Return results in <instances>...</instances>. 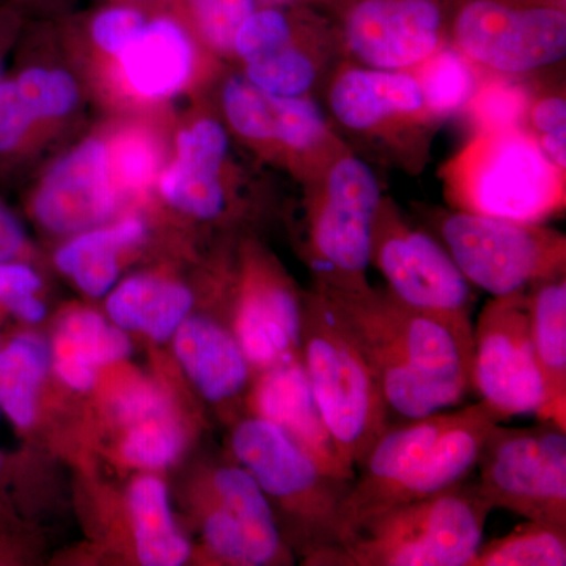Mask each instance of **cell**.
I'll return each instance as SVG.
<instances>
[{"label": "cell", "mask_w": 566, "mask_h": 566, "mask_svg": "<svg viewBox=\"0 0 566 566\" xmlns=\"http://www.w3.org/2000/svg\"><path fill=\"white\" fill-rule=\"evenodd\" d=\"M319 293L370 365L390 415L422 419L453 408L472 389V316L420 311L374 286Z\"/></svg>", "instance_id": "obj_1"}, {"label": "cell", "mask_w": 566, "mask_h": 566, "mask_svg": "<svg viewBox=\"0 0 566 566\" xmlns=\"http://www.w3.org/2000/svg\"><path fill=\"white\" fill-rule=\"evenodd\" d=\"M230 447L270 505L277 504L290 521L286 545L292 543L307 565L338 566L340 512L353 480L324 472L277 424L262 417L241 420Z\"/></svg>", "instance_id": "obj_2"}, {"label": "cell", "mask_w": 566, "mask_h": 566, "mask_svg": "<svg viewBox=\"0 0 566 566\" xmlns=\"http://www.w3.org/2000/svg\"><path fill=\"white\" fill-rule=\"evenodd\" d=\"M301 359L331 438L356 474L389 428L390 412L374 371L324 294H304Z\"/></svg>", "instance_id": "obj_3"}, {"label": "cell", "mask_w": 566, "mask_h": 566, "mask_svg": "<svg viewBox=\"0 0 566 566\" xmlns=\"http://www.w3.org/2000/svg\"><path fill=\"white\" fill-rule=\"evenodd\" d=\"M491 512L479 483L461 480L368 521L345 543L338 566H469Z\"/></svg>", "instance_id": "obj_4"}, {"label": "cell", "mask_w": 566, "mask_h": 566, "mask_svg": "<svg viewBox=\"0 0 566 566\" xmlns=\"http://www.w3.org/2000/svg\"><path fill=\"white\" fill-rule=\"evenodd\" d=\"M303 256L318 292L368 289L371 238L381 182L364 158L346 148L308 182Z\"/></svg>", "instance_id": "obj_5"}, {"label": "cell", "mask_w": 566, "mask_h": 566, "mask_svg": "<svg viewBox=\"0 0 566 566\" xmlns=\"http://www.w3.org/2000/svg\"><path fill=\"white\" fill-rule=\"evenodd\" d=\"M457 210L543 223L565 207V172L523 128L480 132L450 169Z\"/></svg>", "instance_id": "obj_6"}, {"label": "cell", "mask_w": 566, "mask_h": 566, "mask_svg": "<svg viewBox=\"0 0 566 566\" xmlns=\"http://www.w3.org/2000/svg\"><path fill=\"white\" fill-rule=\"evenodd\" d=\"M438 234L468 282L493 297L565 274V234L543 223L455 210L438 219Z\"/></svg>", "instance_id": "obj_7"}, {"label": "cell", "mask_w": 566, "mask_h": 566, "mask_svg": "<svg viewBox=\"0 0 566 566\" xmlns=\"http://www.w3.org/2000/svg\"><path fill=\"white\" fill-rule=\"evenodd\" d=\"M449 43L494 76L557 65L566 54L565 0H455Z\"/></svg>", "instance_id": "obj_8"}, {"label": "cell", "mask_w": 566, "mask_h": 566, "mask_svg": "<svg viewBox=\"0 0 566 566\" xmlns=\"http://www.w3.org/2000/svg\"><path fill=\"white\" fill-rule=\"evenodd\" d=\"M327 106L338 128L405 166L422 161L438 117L428 109L415 71L354 65L327 82Z\"/></svg>", "instance_id": "obj_9"}, {"label": "cell", "mask_w": 566, "mask_h": 566, "mask_svg": "<svg viewBox=\"0 0 566 566\" xmlns=\"http://www.w3.org/2000/svg\"><path fill=\"white\" fill-rule=\"evenodd\" d=\"M476 468V483L491 509L566 527V431L547 422L494 424Z\"/></svg>", "instance_id": "obj_10"}, {"label": "cell", "mask_w": 566, "mask_h": 566, "mask_svg": "<svg viewBox=\"0 0 566 566\" xmlns=\"http://www.w3.org/2000/svg\"><path fill=\"white\" fill-rule=\"evenodd\" d=\"M221 106L227 129L292 170L305 186L348 148L312 96L271 95L243 73L223 82Z\"/></svg>", "instance_id": "obj_11"}, {"label": "cell", "mask_w": 566, "mask_h": 566, "mask_svg": "<svg viewBox=\"0 0 566 566\" xmlns=\"http://www.w3.org/2000/svg\"><path fill=\"white\" fill-rule=\"evenodd\" d=\"M334 51H342L335 22L312 7H256L233 44L255 87L289 98L311 96Z\"/></svg>", "instance_id": "obj_12"}, {"label": "cell", "mask_w": 566, "mask_h": 566, "mask_svg": "<svg viewBox=\"0 0 566 566\" xmlns=\"http://www.w3.org/2000/svg\"><path fill=\"white\" fill-rule=\"evenodd\" d=\"M370 263L400 303L436 314L472 316L474 290L446 245L387 199L376 216Z\"/></svg>", "instance_id": "obj_13"}, {"label": "cell", "mask_w": 566, "mask_h": 566, "mask_svg": "<svg viewBox=\"0 0 566 566\" xmlns=\"http://www.w3.org/2000/svg\"><path fill=\"white\" fill-rule=\"evenodd\" d=\"M455 0H340L329 17L357 65L416 70L449 43Z\"/></svg>", "instance_id": "obj_14"}, {"label": "cell", "mask_w": 566, "mask_h": 566, "mask_svg": "<svg viewBox=\"0 0 566 566\" xmlns=\"http://www.w3.org/2000/svg\"><path fill=\"white\" fill-rule=\"evenodd\" d=\"M472 389L502 422L538 412L543 387L532 345L527 292L493 297L480 312L474 324Z\"/></svg>", "instance_id": "obj_15"}, {"label": "cell", "mask_w": 566, "mask_h": 566, "mask_svg": "<svg viewBox=\"0 0 566 566\" xmlns=\"http://www.w3.org/2000/svg\"><path fill=\"white\" fill-rule=\"evenodd\" d=\"M203 517L205 545L222 564H293L262 488L241 465H221L210 476Z\"/></svg>", "instance_id": "obj_16"}, {"label": "cell", "mask_w": 566, "mask_h": 566, "mask_svg": "<svg viewBox=\"0 0 566 566\" xmlns=\"http://www.w3.org/2000/svg\"><path fill=\"white\" fill-rule=\"evenodd\" d=\"M245 259L232 329L252 370L301 359L304 294L263 253Z\"/></svg>", "instance_id": "obj_17"}, {"label": "cell", "mask_w": 566, "mask_h": 566, "mask_svg": "<svg viewBox=\"0 0 566 566\" xmlns=\"http://www.w3.org/2000/svg\"><path fill=\"white\" fill-rule=\"evenodd\" d=\"M109 144L91 137L52 164L33 189L31 210L54 233H81L109 221L117 211Z\"/></svg>", "instance_id": "obj_18"}, {"label": "cell", "mask_w": 566, "mask_h": 566, "mask_svg": "<svg viewBox=\"0 0 566 566\" xmlns=\"http://www.w3.org/2000/svg\"><path fill=\"white\" fill-rule=\"evenodd\" d=\"M455 412L441 411L422 419L389 424L357 468L342 505V549L368 521L389 510L397 491L436 439L453 422Z\"/></svg>", "instance_id": "obj_19"}, {"label": "cell", "mask_w": 566, "mask_h": 566, "mask_svg": "<svg viewBox=\"0 0 566 566\" xmlns=\"http://www.w3.org/2000/svg\"><path fill=\"white\" fill-rule=\"evenodd\" d=\"M251 405L256 417L277 424L324 472L354 480L324 423L303 359L259 371Z\"/></svg>", "instance_id": "obj_20"}, {"label": "cell", "mask_w": 566, "mask_h": 566, "mask_svg": "<svg viewBox=\"0 0 566 566\" xmlns=\"http://www.w3.org/2000/svg\"><path fill=\"white\" fill-rule=\"evenodd\" d=\"M115 63L134 95L148 102L170 98L192 80L196 66L192 33L170 11L150 14L139 35Z\"/></svg>", "instance_id": "obj_21"}, {"label": "cell", "mask_w": 566, "mask_h": 566, "mask_svg": "<svg viewBox=\"0 0 566 566\" xmlns=\"http://www.w3.org/2000/svg\"><path fill=\"white\" fill-rule=\"evenodd\" d=\"M175 353L202 397L216 405L241 397L252 367L233 329L207 318L188 316L175 333Z\"/></svg>", "instance_id": "obj_22"}, {"label": "cell", "mask_w": 566, "mask_h": 566, "mask_svg": "<svg viewBox=\"0 0 566 566\" xmlns=\"http://www.w3.org/2000/svg\"><path fill=\"white\" fill-rule=\"evenodd\" d=\"M497 423H502L501 417L485 401L457 409L453 422L436 439L422 461L405 480L389 510L439 493L465 480L476 468L488 434Z\"/></svg>", "instance_id": "obj_23"}, {"label": "cell", "mask_w": 566, "mask_h": 566, "mask_svg": "<svg viewBox=\"0 0 566 566\" xmlns=\"http://www.w3.org/2000/svg\"><path fill=\"white\" fill-rule=\"evenodd\" d=\"M527 303L543 387L536 417L566 431V274L535 283L527 290Z\"/></svg>", "instance_id": "obj_24"}, {"label": "cell", "mask_w": 566, "mask_h": 566, "mask_svg": "<svg viewBox=\"0 0 566 566\" xmlns=\"http://www.w3.org/2000/svg\"><path fill=\"white\" fill-rule=\"evenodd\" d=\"M230 147L188 144L177 147L174 163L159 175V191L170 207L200 219L216 221L230 208L226 167Z\"/></svg>", "instance_id": "obj_25"}, {"label": "cell", "mask_w": 566, "mask_h": 566, "mask_svg": "<svg viewBox=\"0 0 566 566\" xmlns=\"http://www.w3.org/2000/svg\"><path fill=\"white\" fill-rule=\"evenodd\" d=\"M132 352L123 329L91 311L71 312L62 319L54 340V368L71 389H92L96 368L118 363Z\"/></svg>", "instance_id": "obj_26"}, {"label": "cell", "mask_w": 566, "mask_h": 566, "mask_svg": "<svg viewBox=\"0 0 566 566\" xmlns=\"http://www.w3.org/2000/svg\"><path fill=\"white\" fill-rule=\"evenodd\" d=\"M191 290L151 275H136L118 285L107 300V314L115 326L136 331L156 342L177 333L191 312Z\"/></svg>", "instance_id": "obj_27"}, {"label": "cell", "mask_w": 566, "mask_h": 566, "mask_svg": "<svg viewBox=\"0 0 566 566\" xmlns=\"http://www.w3.org/2000/svg\"><path fill=\"white\" fill-rule=\"evenodd\" d=\"M147 227L139 218H126L107 227L77 233L55 253V264L82 292L99 297L109 293L118 277V253L142 243Z\"/></svg>", "instance_id": "obj_28"}, {"label": "cell", "mask_w": 566, "mask_h": 566, "mask_svg": "<svg viewBox=\"0 0 566 566\" xmlns=\"http://www.w3.org/2000/svg\"><path fill=\"white\" fill-rule=\"evenodd\" d=\"M137 556L147 566H180L191 546L175 526L169 497L161 480L145 475L129 491Z\"/></svg>", "instance_id": "obj_29"}, {"label": "cell", "mask_w": 566, "mask_h": 566, "mask_svg": "<svg viewBox=\"0 0 566 566\" xmlns=\"http://www.w3.org/2000/svg\"><path fill=\"white\" fill-rule=\"evenodd\" d=\"M50 364V348L35 334L17 335L0 349V408L22 430L36 420Z\"/></svg>", "instance_id": "obj_30"}, {"label": "cell", "mask_w": 566, "mask_h": 566, "mask_svg": "<svg viewBox=\"0 0 566 566\" xmlns=\"http://www.w3.org/2000/svg\"><path fill=\"white\" fill-rule=\"evenodd\" d=\"M412 71L428 109L441 122L468 109L482 82L480 70L450 43L439 48Z\"/></svg>", "instance_id": "obj_31"}, {"label": "cell", "mask_w": 566, "mask_h": 566, "mask_svg": "<svg viewBox=\"0 0 566 566\" xmlns=\"http://www.w3.org/2000/svg\"><path fill=\"white\" fill-rule=\"evenodd\" d=\"M566 527L527 521L501 538L482 543L469 566H564Z\"/></svg>", "instance_id": "obj_32"}, {"label": "cell", "mask_w": 566, "mask_h": 566, "mask_svg": "<svg viewBox=\"0 0 566 566\" xmlns=\"http://www.w3.org/2000/svg\"><path fill=\"white\" fill-rule=\"evenodd\" d=\"M6 76L41 129L52 122L63 120L80 106V84L69 71L25 65Z\"/></svg>", "instance_id": "obj_33"}, {"label": "cell", "mask_w": 566, "mask_h": 566, "mask_svg": "<svg viewBox=\"0 0 566 566\" xmlns=\"http://www.w3.org/2000/svg\"><path fill=\"white\" fill-rule=\"evenodd\" d=\"M170 13L208 50L233 54L241 25L256 9L255 0H166Z\"/></svg>", "instance_id": "obj_34"}, {"label": "cell", "mask_w": 566, "mask_h": 566, "mask_svg": "<svg viewBox=\"0 0 566 566\" xmlns=\"http://www.w3.org/2000/svg\"><path fill=\"white\" fill-rule=\"evenodd\" d=\"M109 158L118 192H145L158 178L161 153L150 134L142 129L118 134L109 144Z\"/></svg>", "instance_id": "obj_35"}, {"label": "cell", "mask_w": 566, "mask_h": 566, "mask_svg": "<svg viewBox=\"0 0 566 566\" xmlns=\"http://www.w3.org/2000/svg\"><path fill=\"white\" fill-rule=\"evenodd\" d=\"M513 77L495 76L494 81L480 82L474 98L468 109L480 132H502V129L521 128L526 122L531 92Z\"/></svg>", "instance_id": "obj_36"}, {"label": "cell", "mask_w": 566, "mask_h": 566, "mask_svg": "<svg viewBox=\"0 0 566 566\" xmlns=\"http://www.w3.org/2000/svg\"><path fill=\"white\" fill-rule=\"evenodd\" d=\"M185 447V431L177 417L166 416L129 427L123 455L134 465L161 469L174 463Z\"/></svg>", "instance_id": "obj_37"}, {"label": "cell", "mask_w": 566, "mask_h": 566, "mask_svg": "<svg viewBox=\"0 0 566 566\" xmlns=\"http://www.w3.org/2000/svg\"><path fill=\"white\" fill-rule=\"evenodd\" d=\"M148 18L150 14L144 7L112 2L93 11L85 21V31L96 50L117 59L139 35Z\"/></svg>", "instance_id": "obj_38"}, {"label": "cell", "mask_w": 566, "mask_h": 566, "mask_svg": "<svg viewBox=\"0 0 566 566\" xmlns=\"http://www.w3.org/2000/svg\"><path fill=\"white\" fill-rule=\"evenodd\" d=\"M538 147L547 159L566 169V99L558 93L539 95L532 98L526 122Z\"/></svg>", "instance_id": "obj_39"}, {"label": "cell", "mask_w": 566, "mask_h": 566, "mask_svg": "<svg viewBox=\"0 0 566 566\" xmlns=\"http://www.w3.org/2000/svg\"><path fill=\"white\" fill-rule=\"evenodd\" d=\"M117 422L133 427L158 417L174 416V406L169 395L153 382H133L123 387L112 405Z\"/></svg>", "instance_id": "obj_40"}, {"label": "cell", "mask_w": 566, "mask_h": 566, "mask_svg": "<svg viewBox=\"0 0 566 566\" xmlns=\"http://www.w3.org/2000/svg\"><path fill=\"white\" fill-rule=\"evenodd\" d=\"M41 289L40 275L29 264L18 262L0 263V305L18 294L36 293Z\"/></svg>", "instance_id": "obj_41"}, {"label": "cell", "mask_w": 566, "mask_h": 566, "mask_svg": "<svg viewBox=\"0 0 566 566\" xmlns=\"http://www.w3.org/2000/svg\"><path fill=\"white\" fill-rule=\"evenodd\" d=\"M25 249V233L21 222L0 202V262L20 259Z\"/></svg>", "instance_id": "obj_42"}, {"label": "cell", "mask_w": 566, "mask_h": 566, "mask_svg": "<svg viewBox=\"0 0 566 566\" xmlns=\"http://www.w3.org/2000/svg\"><path fill=\"white\" fill-rule=\"evenodd\" d=\"M3 307L25 323H39L46 316V307L35 296V293L18 294L7 301Z\"/></svg>", "instance_id": "obj_43"}, {"label": "cell", "mask_w": 566, "mask_h": 566, "mask_svg": "<svg viewBox=\"0 0 566 566\" xmlns=\"http://www.w3.org/2000/svg\"><path fill=\"white\" fill-rule=\"evenodd\" d=\"M14 29H17V14H14V11L10 9L0 10V80L6 74L3 62H6L10 41L13 40Z\"/></svg>", "instance_id": "obj_44"}, {"label": "cell", "mask_w": 566, "mask_h": 566, "mask_svg": "<svg viewBox=\"0 0 566 566\" xmlns=\"http://www.w3.org/2000/svg\"><path fill=\"white\" fill-rule=\"evenodd\" d=\"M340 0H255L256 7H312L329 13Z\"/></svg>", "instance_id": "obj_45"}, {"label": "cell", "mask_w": 566, "mask_h": 566, "mask_svg": "<svg viewBox=\"0 0 566 566\" xmlns=\"http://www.w3.org/2000/svg\"><path fill=\"white\" fill-rule=\"evenodd\" d=\"M112 2H118V3H132V6H140V7H144V3L153 2V0H112Z\"/></svg>", "instance_id": "obj_46"}, {"label": "cell", "mask_w": 566, "mask_h": 566, "mask_svg": "<svg viewBox=\"0 0 566 566\" xmlns=\"http://www.w3.org/2000/svg\"><path fill=\"white\" fill-rule=\"evenodd\" d=\"M11 6H25V3H31L33 0H10Z\"/></svg>", "instance_id": "obj_47"}, {"label": "cell", "mask_w": 566, "mask_h": 566, "mask_svg": "<svg viewBox=\"0 0 566 566\" xmlns=\"http://www.w3.org/2000/svg\"><path fill=\"white\" fill-rule=\"evenodd\" d=\"M2 469H3V457H2V452H0V474H2Z\"/></svg>", "instance_id": "obj_48"}, {"label": "cell", "mask_w": 566, "mask_h": 566, "mask_svg": "<svg viewBox=\"0 0 566 566\" xmlns=\"http://www.w3.org/2000/svg\"><path fill=\"white\" fill-rule=\"evenodd\" d=\"M0 412H2V408H0Z\"/></svg>", "instance_id": "obj_49"}]
</instances>
